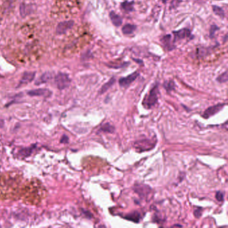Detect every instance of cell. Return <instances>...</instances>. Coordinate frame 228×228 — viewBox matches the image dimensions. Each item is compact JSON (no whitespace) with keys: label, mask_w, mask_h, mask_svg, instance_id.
Returning <instances> with one entry per match:
<instances>
[{"label":"cell","mask_w":228,"mask_h":228,"mask_svg":"<svg viewBox=\"0 0 228 228\" xmlns=\"http://www.w3.org/2000/svg\"><path fill=\"white\" fill-rule=\"evenodd\" d=\"M136 29V26L132 24H126L123 26L122 31L124 34L126 35H129V34H133Z\"/></svg>","instance_id":"cell-17"},{"label":"cell","mask_w":228,"mask_h":228,"mask_svg":"<svg viewBox=\"0 0 228 228\" xmlns=\"http://www.w3.org/2000/svg\"><path fill=\"white\" fill-rule=\"evenodd\" d=\"M115 128L113 125H111L110 123H105L103 125L101 126V127L99 130V132H104V133H113L115 132Z\"/></svg>","instance_id":"cell-16"},{"label":"cell","mask_w":228,"mask_h":228,"mask_svg":"<svg viewBox=\"0 0 228 228\" xmlns=\"http://www.w3.org/2000/svg\"><path fill=\"white\" fill-rule=\"evenodd\" d=\"M109 16H110V18L111 21H112L113 24L115 25V26L119 27L121 26V24L123 23V20L122 18H121L118 15L115 14L114 11H111Z\"/></svg>","instance_id":"cell-12"},{"label":"cell","mask_w":228,"mask_h":228,"mask_svg":"<svg viewBox=\"0 0 228 228\" xmlns=\"http://www.w3.org/2000/svg\"><path fill=\"white\" fill-rule=\"evenodd\" d=\"M68 142V138L66 136H63V137L61 139V143H67Z\"/></svg>","instance_id":"cell-28"},{"label":"cell","mask_w":228,"mask_h":228,"mask_svg":"<svg viewBox=\"0 0 228 228\" xmlns=\"http://www.w3.org/2000/svg\"><path fill=\"white\" fill-rule=\"evenodd\" d=\"M52 78V74L50 72H46L39 77L38 80L36 81V85H39V84L46 83L47 82L49 81Z\"/></svg>","instance_id":"cell-15"},{"label":"cell","mask_w":228,"mask_h":228,"mask_svg":"<svg viewBox=\"0 0 228 228\" xmlns=\"http://www.w3.org/2000/svg\"><path fill=\"white\" fill-rule=\"evenodd\" d=\"M227 79H228L227 72L225 71L224 73H223L219 76V77L217 78V81H218L220 83H224V82H226L227 81Z\"/></svg>","instance_id":"cell-23"},{"label":"cell","mask_w":228,"mask_h":228,"mask_svg":"<svg viewBox=\"0 0 228 228\" xmlns=\"http://www.w3.org/2000/svg\"><path fill=\"white\" fill-rule=\"evenodd\" d=\"M218 29H219L218 28V27L217 26H215V25H214V26H212V27H211V29H210V37L211 38H213V37L214 36L215 32H216Z\"/></svg>","instance_id":"cell-25"},{"label":"cell","mask_w":228,"mask_h":228,"mask_svg":"<svg viewBox=\"0 0 228 228\" xmlns=\"http://www.w3.org/2000/svg\"><path fill=\"white\" fill-rule=\"evenodd\" d=\"M4 125V123H3V121H2L1 120H0V126H2V125Z\"/></svg>","instance_id":"cell-29"},{"label":"cell","mask_w":228,"mask_h":228,"mask_svg":"<svg viewBox=\"0 0 228 228\" xmlns=\"http://www.w3.org/2000/svg\"><path fill=\"white\" fill-rule=\"evenodd\" d=\"M225 105V104L220 103V104H217V105H215L214 106H210V107L207 108L206 110H205V112L204 113V115H203V117L205 118H209L210 116L215 115V114L219 113V111L224 108Z\"/></svg>","instance_id":"cell-4"},{"label":"cell","mask_w":228,"mask_h":228,"mask_svg":"<svg viewBox=\"0 0 228 228\" xmlns=\"http://www.w3.org/2000/svg\"><path fill=\"white\" fill-rule=\"evenodd\" d=\"M133 2L130 1H125L121 4V7L124 9V10L128 12H130L133 10Z\"/></svg>","instance_id":"cell-18"},{"label":"cell","mask_w":228,"mask_h":228,"mask_svg":"<svg viewBox=\"0 0 228 228\" xmlns=\"http://www.w3.org/2000/svg\"><path fill=\"white\" fill-rule=\"evenodd\" d=\"M70 79L68 74L64 73H59L56 76L55 82L58 89L63 90V89L68 87L70 84Z\"/></svg>","instance_id":"cell-2"},{"label":"cell","mask_w":228,"mask_h":228,"mask_svg":"<svg viewBox=\"0 0 228 228\" xmlns=\"http://www.w3.org/2000/svg\"><path fill=\"white\" fill-rule=\"evenodd\" d=\"M173 226H179V227H181V225H173Z\"/></svg>","instance_id":"cell-31"},{"label":"cell","mask_w":228,"mask_h":228,"mask_svg":"<svg viewBox=\"0 0 228 228\" xmlns=\"http://www.w3.org/2000/svg\"><path fill=\"white\" fill-rule=\"evenodd\" d=\"M153 143L155 142L149 139H143L135 142L134 146L137 148L138 152H142V151H149L155 147V143L153 144Z\"/></svg>","instance_id":"cell-3"},{"label":"cell","mask_w":228,"mask_h":228,"mask_svg":"<svg viewBox=\"0 0 228 228\" xmlns=\"http://www.w3.org/2000/svg\"><path fill=\"white\" fill-rule=\"evenodd\" d=\"M35 77V72H25L19 82V86L30 82Z\"/></svg>","instance_id":"cell-10"},{"label":"cell","mask_w":228,"mask_h":228,"mask_svg":"<svg viewBox=\"0 0 228 228\" xmlns=\"http://www.w3.org/2000/svg\"><path fill=\"white\" fill-rule=\"evenodd\" d=\"M73 21H66L61 22L56 27V33L58 34H64L74 26Z\"/></svg>","instance_id":"cell-6"},{"label":"cell","mask_w":228,"mask_h":228,"mask_svg":"<svg viewBox=\"0 0 228 228\" xmlns=\"http://www.w3.org/2000/svg\"><path fill=\"white\" fill-rule=\"evenodd\" d=\"M125 218L126 219L129 220V221H132L135 223H138L141 219V215L138 212H134L126 215Z\"/></svg>","instance_id":"cell-11"},{"label":"cell","mask_w":228,"mask_h":228,"mask_svg":"<svg viewBox=\"0 0 228 228\" xmlns=\"http://www.w3.org/2000/svg\"><path fill=\"white\" fill-rule=\"evenodd\" d=\"M215 198L218 201H223L224 199V193L221 191H217L215 194Z\"/></svg>","instance_id":"cell-24"},{"label":"cell","mask_w":228,"mask_h":228,"mask_svg":"<svg viewBox=\"0 0 228 228\" xmlns=\"http://www.w3.org/2000/svg\"><path fill=\"white\" fill-rule=\"evenodd\" d=\"M181 1L182 0H173L171 2V7H177Z\"/></svg>","instance_id":"cell-27"},{"label":"cell","mask_w":228,"mask_h":228,"mask_svg":"<svg viewBox=\"0 0 228 228\" xmlns=\"http://www.w3.org/2000/svg\"><path fill=\"white\" fill-rule=\"evenodd\" d=\"M162 44L165 48L168 49H172L173 46L171 44V35H167L163 37L161 39Z\"/></svg>","instance_id":"cell-13"},{"label":"cell","mask_w":228,"mask_h":228,"mask_svg":"<svg viewBox=\"0 0 228 228\" xmlns=\"http://www.w3.org/2000/svg\"><path fill=\"white\" fill-rule=\"evenodd\" d=\"M34 149L33 147L31 148H23L19 151V153L22 156H24V157H28L29 155L31 154L32 152V150Z\"/></svg>","instance_id":"cell-22"},{"label":"cell","mask_w":228,"mask_h":228,"mask_svg":"<svg viewBox=\"0 0 228 228\" xmlns=\"http://www.w3.org/2000/svg\"><path fill=\"white\" fill-rule=\"evenodd\" d=\"M115 78H112L111 79H110L107 82L105 83L104 85L102 86V88H100V90H99V93L100 94V95H102V94L105 93V92L107 91L109 88H110L111 86H112L114 84H115Z\"/></svg>","instance_id":"cell-14"},{"label":"cell","mask_w":228,"mask_h":228,"mask_svg":"<svg viewBox=\"0 0 228 228\" xmlns=\"http://www.w3.org/2000/svg\"><path fill=\"white\" fill-rule=\"evenodd\" d=\"M213 10H214V13L217 15L218 16L221 17L222 18H224L225 17V14L224 11L223 10V9L221 8V7L217 6H213Z\"/></svg>","instance_id":"cell-20"},{"label":"cell","mask_w":228,"mask_h":228,"mask_svg":"<svg viewBox=\"0 0 228 228\" xmlns=\"http://www.w3.org/2000/svg\"><path fill=\"white\" fill-rule=\"evenodd\" d=\"M163 86H164L165 88L166 89V90H167V92H171L173 90H175V85L174 82L172 81V80L165 82L164 85Z\"/></svg>","instance_id":"cell-21"},{"label":"cell","mask_w":228,"mask_h":228,"mask_svg":"<svg viewBox=\"0 0 228 228\" xmlns=\"http://www.w3.org/2000/svg\"><path fill=\"white\" fill-rule=\"evenodd\" d=\"M151 191V188L146 185H137L135 188V191L141 197H145L146 195L149 194Z\"/></svg>","instance_id":"cell-9"},{"label":"cell","mask_w":228,"mask_h":228,"mask_svg":"<svg viewBox=\"0 0 228 228\" xmlns=\"http://www.w3.org/2000/svg\"><path fill=\"white\" fill-rule=\"evenodd\" d=\"M158 99V88L157 85H155L151 89L148 95L143 100V105L146 108L150 109L153 107L157 103Z\"/></svg>","instance_id":"cell-1"},{"label":"cell","mask_w":228,"mask_h":228,"mask_svg":"<svg viewBox=\"0 0 228 228\" xmlns=\"http://www.w3.org/2000/svg\"><path fill=\"white\" fill-rule=\"evenodd\" d=\"M138 75H139V74H138L137 72H135L130 74V75L126 76V77L120 78L119 80V85L121 87L123 88L127 87V86H129L131 83L133 82L137 79Z\"/></svg>","instance_id":"cell-5"},{"label":"cell","mask_w":228,"mask_h":228,"mask_svg":"<svg viewBox=\"0 0 228 228\" xmlns=\"http://www.w3.org/2000/svg\"><path fill=\"white\" fill-rule=\"evenodd\" d=\"M201 209H202L201 207H197V209L194 211V215L195 217L199 218L201 216Z\"/></svg>","instance_id":"cell-26"},{"label":"cell","mask_w":228,"mask_h":228,"mask_svg":"<svg viewBox=\"0 0 228 228\" xmlns=\"http://www.w3.org/2000/svg\"><path fill=\"white\" fill-rule=\"evenodd\" d=\"M31 7L28 6L27 5H22L20 7V14L22 16H26L27 15H28L29 13H31Z\"/></svg>","instance_id":"cell-19"},{"label":"cell","mask_w":228,"mask_h":228,"mask_svg":"<svg viewBox=\"0 0 228 228\" xmlns=\"http://www.w3.org/2000/svg\"><path fill=\"white\" fill-rule=\"evenodd\" d=\"M28 95L31 96H44V97H48L51 95V91L46 88H39L36 90H32L29 91Z\"/></svg>","instance_id":"cell-7"},{"label":"cell","mask_w":228,"mask_h":228,"mask_svg":"<svg viewBox=\"0 0 228 228\" xmlns=\"http://www.w3.org/2000/svg\"><path fill=\"white\" fill-rule=\"evenodd\" d=\"M174 34V42H177L179 39H183L188 38L191 36V32L189 29L183 28L179 31L173 32Z\"/></svg>","instance_id":"cell-8"},{"label":"cell","mask_w":228,"mask_h":228,"mask_svg":"<svg viewBox=\"0 0 228 228\" xmlns=\"http://www.w3.org/2000/svg\"><path fill=\"white\" fill-rule=\"evenodd\" d=\"M162 1H163V3H167V1H168V0H162Z\"/></svg>","instance_id":"cell-30"}]
</instances>
